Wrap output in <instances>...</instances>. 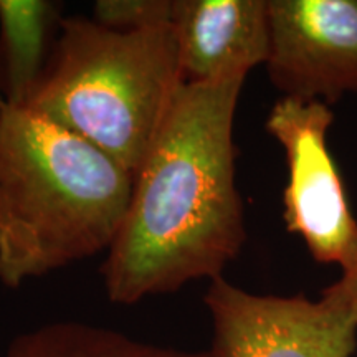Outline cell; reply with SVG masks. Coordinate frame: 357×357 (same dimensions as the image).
I'll list each match as a JSON object with an SVG mask.
<instances>
[{"label": "cell", "mask_w": 357, "mask_h": 357, "mask_svg": "<svg viewBox=\"0 0 357 357\" xmlns=\"http://www.w3.org/2000/svg\"><path fill=\"white\" fill-rule=\"evenodd\" d=\"M134 177L91 142L29 106L0 121V283L105 252L121 230Z\"/></svg>", "instance_id": "2"}, {"label": "cell", "mask_w": 357, "mask_h": 357, "mask_svg": "<svg viewBox=\"0 0 357 357\" xmlns=\"http://www.w3.org/2000/svg\"><path fill=\"white\" fill-rule=\"evenodd\" d=\"M266 71L283 96L334 105L357 93V0H268Z\"/></svg>", "instance_id": "6"}, {"label": "cell", "mask_w": 357, "mask_h": 357, "mask_svg": "<svg viewBox=\"0 0 357 357\" xmlns=\"http://www.w3.org/2000/svg\"><path fill=\"white\" fill-rule=\"evenodd\" d=\"M6 106H7L6 98H3L2 89H0V121H2V116H3V111H6Z\"/></svg>", "instance_id": "12"}, {"label": "cell", "mask_w": 357, "mask_h": 357, "mask_svg": "<svg viewBox=\"0 0 357 357\" xmlns=\"http://www.w3.org/2000/svg\"><path fill=\"white\" fill-rule=\"evenodd\" d=\"M6 357H212V354L208 349L184 351L149 344L102 326L58 321L13 337Z\"/></svg>", "instance_id": "9"}, {"label": "cell", "mask_w": 357, "mask_h": 357, "mask_svg": "<svg viewBox=\"0 0 357 357\" xmlns=\"http://www.w3.org/2000/svg\"><path fill=\"white\" fill-rule=\"evenodd\" d=\"M185 83L172 22L121 32L65 17L26 106L91 142L134 177Z\"/></svg>", "instance_id": "3"}, {"label": "cell", "mask_w": 357, "mask_h": 357, "mask_svg": "<svg viewBox=\"0 0 357 357\" xmlns=\"http://www.w3.org/2000/svg\"><path fill=\"white\" fill-rule=\"evenodd\" d=\"M52 0H0V89L8 106H26L42 82L61 17Z\"/></svg>", "instance_id": "8"}, {"label": "cell", "mask_w": 357, "mask_h": 357, "mask_svg": "<svg viewBox=\"0 0 357 357\" xmlns=\"http://www.w3.org/2000/svg\"><path fill=\"white\" fill-rule=\"evenodd\" d=\"M174 0H98L93 20L111 30L146 29L172 22Z\"/></svg>", "instance_id": "10"}, {"label": "cell", "mask_w": 357, "mask_h": 357, "mask_svg": "<svg viewBox=\"0 0 357 357\" xmlns=\"http://www.w3.org/2000/svg\"><path fill=\"white\" fill-rule=\"evenodd\" d=\"M341 280L344 281L347 289H349L351 294V301H352V307H354L356 312V319H357V263L354 266H351L349 270L342 271Z\"/></svg>", "instance_id": "11"}, {"label": "cell", "mask_w": 357, "mask_h": 357, "mask_svg": "<svg viewBox=\"0 0 357 357\" xmlns=\"http://www.w3.org/2000/svg\"><path fill=\"white\" fill-rule=\"evenodd\" d=\"M245 77L185 82L132 181L101 266L106 296L136 305L223 276L247 242L235 114Z\"/></svg>", "instance_id": "1"}, {"label": "cell", "mask_w": 357, "mask_h": 357, "mask_svg": "<svg viewBox=\"0 0 357 357\" xmlns=\"http://www.w3.org/2000/svg\"><path fill=\"white\" fill-rule=\"evenodd\" d=\"M172 29L190 83L247 78L270 53L268 0H174Z\"/></svg>", "instance_id": "7"}, {"label": "cell", "mask_w": 357, "mask_h": 357, "mask_svg": "<svg viewBox=\"0 0 357 357\" xmlns=\"http://www.w3.org/2000/svg\"><path fill=\"white\" fill-rule=\"evenodd\" d=\"M334 123L331 106L283 96L266 116L265 129L283 147L288 184L283 220L311 257L342 271L357 263V220L328 147Z\"/></svg>", "instance_id": "5"}, {"label": "cell", "mask_w": 357, "mask_h": 357, "mask_svg": "<svg viewBox=\"0 0 357 357\" xmlns=\"http://www.w3.org/2000/svg\"><path fill=\"white\" fill-rule=\"evenodd\" d=\"M204 303L212 319V357H352L357 319L339 278L319 300L255 294L223 276L208 281Z\"/></svg>", "instance_id": "4"}]
</instances>
